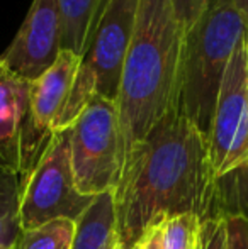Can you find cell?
<instances>
[{
    "label": "cell",
    "instance_id": "ba28073f",
    "mask_svg": "<svg viewBox=\"0 0 248 249\" xmlns=\"http://www.w3.org/2000/svg\"><path fill=\"white\" fill-rule=\"evenodd\" d=\"M48 139L34 129L31 119V82L0 59V164L29 173Z\"/></svg>",
    "mask_w": 248,
    "mask_h": 249
},
{
    "label": "cell",
    "instance_id": "ac0fdd59",
    "mask_svg": "<svg viewBox=\"0 0 248 249\" xmlns=\"http://www.w3.org/2000/svg\"><path fill=\"white\" fill-rule=\"evenodd\" d=\"M225 217L228 249H248V217L240 213H228Z\"/></svg>",
    "mask_w": 248,
    "mask_h": 249
},
{
    "label": "cell",
    "instance_id": "7c38bea8",
    "mask_svg": "<svg viewBox=\"0 0 248 249\" xmlns=\"http://www.w3.org/2000/svg\"><path fill=\"white\" fill-rule=\"evenodd\" d=\"M61 14V50L82 56L109 0H58Z\"/></svg>",
    "mask_w": 248,
    "mask_h": 249
},
{
    "label": "cell",
    "instance_id": "7a4b0ae2",
    "mask_svg": "<svg viewBox=\"0 0 248 249\" xmlns=\"http://www.w3.org/2000/svg\"><path fill=\"white\" fill-rule=\"evenodd\" d=\"M182 54L184 33L170 0H139L116 99L126 154L180 107Z\"/></svg>",
    "mask_w": 248,
    "mask_h": 249
},
{
    "label": "cell",
    "instance_id": "9c48e42d",
    "mask_svg": "<svg viewBox=\"0 0 248 249\" xmlns=\"http://www.w3.org/2000/svg\"><path fill=\"white\" fill-rule=\"evenodd\" d=\"M60 51V3L58 0H33L22 26L0 59L17 76L34 82L57 61Z\"/></svg>",
    "mask_w": 248,
    "mask_h": 249
},
{
    "label": "cell",
    "instance_id": "5bb4252c",
    "mask_svg": "<svg viewBox=\"0 0 248 249\" xmlns=\"http://www.w3.org/2000/svg\"><path fill=\"white\" fill-rule=\"evenodd\" d=\"M76 222L57 219L20 232L16 249H72Z\"/></svg>",
    "mask_w": 248,
    "mask_h": 249
},
{
    "label": "cell",
    "instance_id": "7402d4cb",
    "mask_svg": "<svg viewBox=\"0 0 248 249\" xmlns=\"http://www.w3.org/2000/svg\"><path fill=\"white\" fill-rule=\"evenodd\" d=\"M0 249H16V248H10V246H0Z\"/></svg>",
    "mask_w": 248,
    "mask_h": 249
},
{
    "label": "cell",
    "instance_id": "2e32d148",
    "mask_svg": "<svg viewBox=\"0 0 248 249\" xmlns=\"http://www.w3.org/2000/svg\"><path fill=\"white\" fill-rule=\"evenodd\" d=\"M197 249H228L225 215H214L202 220L199 229Z\"/></svg>",
    "mask_w": 248,
    "mask_h": 249
},
{
    "label": "cell",
    "instance_id": "30bf717a",
    "mask_svg": "<svg viewBox=\"0 0 248 249\" xmlns=\"http://www.w3.org/2000/svg\"><path fill=\"white\" fill-rule=\"evenodd\" d=\"M80 56L61 50L57 61L31 82V119L34 129L44 138L53 134V125L65 105L78 70Z\"/></svg>",
    "mask_w": 248,
    "mask_h": 249
},
{
    "label": "cell",
    "instance_id": "3957f363",
    "mask_svg": "<svg viewBox=\"0 0 248 249\" xmlns=\"http://www.w3.org/2000/svg\"><path fill=\"white\" fill-rule=\"evenodd\" d=\"M247 29V19L233 0H211L184 36L180 108L208 139L226 66Z\"/></svg>",
    "mask_w": 248,
    "mask_h": 249
},
{
    "label": "cell",
    "instance_id": "8fae6325",
    "mask_svg": "<svg viewBox=\"0 0 248 249\" xmlns=\"http://www.w3.org/2000/svg\"><path fill=\"white\" fill-rule=\"evenodd\" d=\"M72 249H123L117 234L114 190L100 194L76 220Z\"/></svg>",
    "mask_w": 248,
    "mask_h": 249
},
{
    "label": "cell",
    "instance_id": "277c9868",
    "mask_svg": "<svg viewBox=\"0 0 248 249\" xmlns=\"http://www.w3.org/2000/svg\"><path fill=\"white\" fill-rule=\"evenodd\" d=\"M139 0H109L85 53L75 80L53 125V132L70 129L95 97L116 100Z\"/></svg>",
    "mask_w": 248,
    "mask_h": 249
},
{
    "label": "cell",
    "instance_id": "5b68a950",
    "mask_svg": "<svg viewBox=\"0 0 248 249\" xmlns=\"http://www.w3.org/2000/svg\"><path fill=\"white\" fill-rule=\"evenodd\" d=\"M124 154L116 100L95 97L70 125V160L76 188L90 197L114 190L123 175Z\"/></svg>",
    "mask_w": 248,
    "mask_h": 249
},
{
    "label": "cell",
    "instance_id": "44dd1931",
    "mask_svg": "<svg viewBox=\"0 0 248 249\" xmlns=\"http://www.w3.org/2000/svg\"><path fill=\"white\" fill-rule=\"evenodd\" d=\"M245 48H247V56H248V29L245 33Z\"/></svg>",
    "mask_w": 248,
    "mask_h": 249
},
{
    "label": "cell",
    "instance_id": "4fadbf2b",
    "mask_svg": "<svg viewBox=\"0 0 248 249\" xmlns=\"http://www.w3.org/2000/svg\"><path fill=\"white\" fill-rule=\"evenodd\" d=\"M22 185L20 173L0 164V246L16 248L19 241V203Z\"/></svg>",
    "mask_w": 248,
    "mask_h": 249
},
{
    "label": "cell",
    "instance_id": "6da1fadb",
    "mask_svg": "<svg viewBox=\"0 0 248 249\" xmlns=\"http://www.w3.org/2000/svg\"><path fill=\"white\" fill-rule=\"evenodd\" d=\"M219 178L211 163L209 139L177 107L170 110L124 160L114 188L117 234L131 249L155 224L192 213L201 220L219 215Z\"/></svg>",
    "mask_w": 248,
    "mask_h": 249
},
{
    "label": "cell",
    "instance_id": "d6986e66",
    "mask_svg": "<svg viewBox=\"0 0 248 249\" xmlns=\"http://www.w3.org/2000/svg\"><path fill=\"white\" fill-rule=\"evenodd\" d=\"M131 249H162L160 248V226H152Z\"/></svg>",
    "mask_w": 248,
    "mask_h": 249
},
{
    "label": "cell",
    "instance_id": "ffe728a7",
    "mask_svg": "<svg viewBox=\"0 0 248 249\" xmlns=\"http://www.w3.org/2000/svg\"><path fill=\"white\" fill-rule=\"evenodd\" d=\"M235 5L240 9V12L243 14V17L247 19V24H248V0H233Z\"/></svg>",
    "mask_w": 248,
    "mask_h": 249
},
{
    "label": "cell",
    "instance_id": "e0dca14e",
    "mask_svg": "<svg viewBox=\"0 0 248 249\" xmlns=\"http://www.w3.org/2000/svg\"><path fill=\"white\" fill-rule=\"evenodd\" d=\"M209 2H211V0H170L173 14H175L177 20H179L184 36H186L189 31L199 22V19L204 16Z\"/></svg>",
    "mask_w": 248,
    "mask_h": 249
},
{
    "label": "cell",
    "instance_id": "52a82bcc",
    "mask_svg": "<svg viewBox=\"0 0 248 249\" xmlns=\"http://www.w3.org/2000/svg\"><path fill=\"white\" fill-rule=\"evenodd\" d=\"M209 153L218 178L248 163V56L245 36L226 66L209 129Z\"/></svg>",
    "mask_w": 248,
    "mask_h": 249
},
{
    "label": "cell",
    "instance_id": "9a60e30c",
    "mask_svg": "<svg viewBox=\"0 0 248 249\" xmlns=\"http://www.w3.org/2000/svg\"><path fill=\"white\" fill-rule=\"evenodd\" d=\"M202 220L192 213L167 217L160 226V248L162 249H197L199 229Z\"/></svg>",
    "mask_w": 248,
    "mask_h": 249
},
{
    "label": "cell",
    "instance_id": "8992f818",
    "mask_svg": "<svg viewBox=\"0 0 248 249\" xmlns=\"http://www.w3.org/2000/svg\"><path fill=\"white\" fill-rule=\"evenodd\" d=\"M95 197L76 188L70 160V129L50 136L39 158L29 170L20 192V232L57 219L76 220Z\"/></svg>",
    "mask_w": 248,
    "mask_h": 249
}]
</instances>
